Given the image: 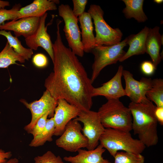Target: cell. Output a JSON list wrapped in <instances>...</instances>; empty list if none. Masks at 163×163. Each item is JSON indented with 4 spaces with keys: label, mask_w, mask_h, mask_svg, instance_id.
I'll return each instance as SVG.
<instances>
[{
    "label": "cell",
    "mask_w": 163,
    "mask_h": 163,
    "mask_svg": "<svg viewBox=\"0 0 163 163\" xmlns=\"http://www.w3.org/2000/svg\"><path fill=\"white\" fill-rule=\"evenodd\" d=\"M83 125L82 131L88 140V150L95 149L98 145L100 137L105 128L101 123L97 112L91 110L81 111L74 119Z\"/></svg>",
    "instance_id": "9"
},
{
    "label": "cell",
    "mask_w": 163,
    "mask_h": 163,
    "mask_svg": "<svg viewBox=\"0 0 163 163\" xmlns=\"http://www.w3.org/2000/svg\"><path fill=\"white\" fill-rule=\"evenodd\" d=\"M81 29V41L84 52H91L95 46V37L93 34L92 18L88 12H84L78 17Z\"/></svg>",
    "instance_id": "20"
},
{
    "label": "cell",
    "mask_w": 163,
    "mask_h": 163,
    "mask_svg": "<svg viewBox=\"0 0 163 163\" xmlns=\"http://www.w3.org/2000/svg\"><path fill=\"white\" fill-rule=\"evenodd\" d=\"M106 150L100 144L92 150L79 149L76 155L65 156L63 159L71 163H111L102 156Z\"/></svg>",
    "instance_id": "17"
},
{
    "label": "cell",
    "mask_w": 163,
    "mask_h": 163,
    "mask_svg": "<svg viewBox=\"0 0 163 163\" xmlns=\"http://www.w3.org/2000/svg\"><path fill=\"white\" fill-rule=\"evenodd\" d=\"M88 12L93 19L94 25L96 32L95 46L112 45L121 41L122 32L119 28H113L107 23L104 18V11L100 6L91 5Z\"/></svg>",
    "instance_id": "6"
},
{
    "label": "cell",
    "mask_w": 163,
    "mask_h": 163,
    "mask_svg": "<svg viewBox=\"0 0 163 163\" xmlns=\"http://www.w3.org/2000/svg\"><path fill=\"white\" fill-rule=\"evenodd\" d=\"M47 16L46 12L40 17L37 30L32 35L25 38V41L27 46L33 50H37L39 46L43 48L49 55L53 62L54 59L53 43L47 31L48 25L46 26L45 25Z\"/></svg>",
    "instance_id": "13"
},
{
    "label": "cell",
    "mask_w": 163,
    "mask_h": 163,
    "mask_svg": "<svg viewBox=\"0 0 163 163\" xmlns=\"http://www.w3.org/2000/svg\"><path fill=\"white\" fill-rule=\"evenodd\" d=\"M55 128L53 117L47 119L43 130L40 134L33 137L29 145L32 147H37L44 145L46 142L52 141Z\"/></svg>",
    "instance_id": "22"
},
{
    "label": "cell",
    "mask_w": 163,
    "mask_h": 163,
    "mask_svg": "<svg viewBox=\"0 0 163 163\" xmlns=\"http://www.w3.org/2000/svg\"><path fill=\"white\" fill-rule=\"evenodd\" d=\"M80 111L77 107L69 104L64 99H58L53 117L55 126L54 135L60 136L68 123L76 117Z\"/></svg>",
    "instance_id": "12"
},
{
    "label": "cell",
    "mask_w": 163,
    "mask_h": 163,
    "mask_svg": "<svg viewBox=\"0 0 163 163\" xmlns=\"http://www.w3.org/2000/svg\"><path fill=\"white\" fill-rule=\"evenodd\" d=\"M59 3V1L57 0H35L30 4L20 8L17 20L28 17L40 18L47 11L56 10V4Z\"/></svg>",
    "instance_id": "16"
},
{
    "label": "cell",
    "mask_w": 163,
    "mask_h": 163,
    "mask_svg": "<svg viewBox=\"0 0 163 163\" xmlns=\"http://www.w3.org/2000/svg\"><path fill=\"white\" fill-rule=\"evenodd\" d=\"M82 127L78 121L73 119L67 124L63 133L56 141V145L65 150L75 152L87 148V138L82 133Z\"/></svg>",
    "instance_id": "8"
},
{
    "label": "cell",
    "mask_w": 163,
    "mask_h": 163,
    "mask_svg": "<svg viewBox=\"0 0 163 163\" xmlns=\"http://www.w3.org/2000/svg\"><path fill=\"white\" fill-rule=\"evenodd\" d=\"M60 21H56V40L53 43V71L46 78L44 86L56 100L62 99L81 111L90 110L94 87L84 66L70 48L63 44Z\"/></svg>",
    "instance_id": "1"
},
{
    "label": "cell",
    "mask_w": 163,
    "mask_h": 163,
    "mask_svg": "<svg viewBox=\"0 0 163 163\" xmlns=\"http://www.w3.org/2000/svg\"><path fill=\"white\" fill-rule=\"evenodd\" d=\"M123 76L125 83L124 90L126 96L130 98L131 102L140 103L149 100L146 94L151 86L152 79L143 77L137 81L129 71L124 69Z\"/></svg>",
    "instance_id": "11"
},
{
    "label": "cell",
    "mask_w": 163,
    "mask_h": 163,
    "mask_svg": "<svg viewBox=\"0 0 163 163\" xmlns=\"http://www.w3.org/2000/svg\"><path fill=\"white\" fill-rule=\"evenodd\" d=\"M20 101L30 110L31 113V121L24 128L28 133L33 129L38 120L44 114L48 113L49 117L51 118L53 117L57 103V100L55 99L46 90L38 100L30 103H28L24 99L21 100Z\"/></svg>",
    "instance_id": "10"
},
{
    "label": "cell",
    "mask_w": 163,
    "mask_h": 163,
    "mask_svg": "<svg viewBox=\"0 0 163 163\" xmlns=\"http://www.w3.org/2000/svg\"><path fill=\"white\" fill-rule=\"evenodd\" d=\"M159 30L157 26L149 28L145 43V53L149 55L156 69L161 60L160 50L163 44V35L160 33Z\"/></svg>",
    "instance_id": "18"
},
{
    "label": "cell",
    "mask_w": 163,
    "mask_h": 163,
    "mask_svg": "<svg viewBox=\"0 0 163 163\" xmlns=\"http://www.w3.org/2000/svg\"><path fill=\"white\" fill-rule=\"evenodd\" d=\"M49 115V113H46L43 115L38 120L33 129L29 133L33 136V137L40 134L43 130L45 127L48 119L47 117Z\"/></svg>",
    "instance_id": "29"
},
{
    "label": "cell",
    "mask_w": 163,
    "mask_h": 163,
    "mask_svg": "<svg viewBox=\"0 0 163 163\" xmlns=\"http://www.w3.org/2000/svg\"><path fill=\"white\" fill-rule=\"evenodd\" d=\"M21 7L20 4H15L11 9H0V26L3 24L6 21L17 20Z\"/></svg>",
    "instance_id": "27"
},
{
    "label": "cell",
    "mask_w": 163,
    "mask_h": 163,
    "mask_svg": "<svg viewBox=\"0 0 163 163\" xmlns=\"http://www.w3.org/2000/svg\"><path fill=\"white\" fill-rule=\"evenodd\" d=\"M97 112L105 128L129 132L132 130L130 111L119 99L107 100L99 107Z\"/></svg>",
    "instance_id": "3"
},
{
    "label": "cell",
    "mask_w": 163,
    "mask_h": 163,
    "mask_svg": "<svg viewBox=\"0 0 163 163\" xmlns=\"http://www.w3.org/2000/svg\"><path fill=\"white\" fill-rule=\"evenodd\" d=\"M156 106L149 100L140 103L131 102L128 107L132 118V130L146 147L155 145L158 142Z\"/></svg>",
    "instance_id": "2"
},
{
    "label": "cell",
    "mask_w": 163,
    "mask_h": 163,
    "mask_svg": "<svg viewBox=\"0 0 163 163\" xmlns=\"http://www.w3.org/2000/svg\"><path fill=\"white\" fill-rule=\"evenodd\" d=\"M12 155L11 152H5L0 149V163L5 162L7 159L10 158Z\"/></svg>",
    "instance_id": "34"
},
{
    "label": "cell",
    "mask_w": 163,
    "mask_h": 163,
    "mask_svg": "<svg viewBox=\"0 0 163 163\" xmlns=\"http://www.w3.org/2000/svg\"><path fill=\"white\" fill-rule=\"evenodd\" d=\"M32 62L36 67L38 68H43L47 66L48 63L46 57L42 53L35 54L33 57Z\"/></svg>",
    "instance_id": "32"
},
{
    "label": "cell",
    "mask_w": 163,
    "mask_h": 163,
    "mask_svg": "<svg viewBox=\"0 0 163 163\" xmlns=\"http://www.w3.org/2000/svg\"><path fill=\"white\" fill-rule=\"evenodd\" d=\"M154 2L158 4H160L161 3L163 2V0H154Z\"/></svg>",
    "instance_id": "37"
},
{
    "label": "cell",
    "mask_w": 163,
    "mask_h": 163,
    "mask_svg": "<svg viewBox=\"0 0 163 163\" xmlns=\"http://www.w3.org/2000/svg\"><path fill=\"white\" fill-rule=\"evenodd\" d=\"M0 35L5 37L7 40L10 46L14 51L23 58L25 60H28L33 54V50L24 47L17 37L13 36L10 31L0 30Z\"/></svg>",
    "instance_id": "23"
},
{
    "label": "cell",
    "mask_w": 163,
    "mask_h": 163,
    "mask_svg": "<svg viewBox=\"0 0 163 163\" xmlns=\"http://www.w3.org/2000/svg\"><path fill=\"white\" fill-rule=\"evenodd\" d=\"M58 10L59 16L64 22L63 31L69 48L76 55L83 57L84 52L78 24V18L74 15L68 5L61 4Z\"/></svg>",
    "instance_id": "7"
},
{
    "label": "cell",
    "mask_w": 163,
    "mask_h": 163,
    "mask_svg": "<svg viewBox=\"0 0 163 163\" xmlns=\"http://www.w3.org/2000/svg\"><path fill=\"white\" fill-rule=\"evenodd\" d=\"M24 59L13 50L7 42L0 53V68H5L13 64H18L16 62L24 63Z\"/></svg>",
    "instance_id": "25"
},
{
    "label": "cell",
    "mask_w": 163,
    "mask_h": 163,
    "mask_svg": "<svg viewBox=\"0 0 163 163\" xmlns=\"http://www.w3.org/2000/svg\"><path fill=\"white\" fill-rule=\"evenodd\" d=\"M99 142L113 157L120 151L141 154L146 148L139 139L133 138L130 132L109 128H105Z\"/></svg>",
    "instance_id": "4"
},
{
    "label": "cell",
    "mask_w": 163,
    "mask_h": 163,
    "mask_svg": "<svg viewBox=\"0 0 163 163\" xmlns=\"http://www.w3.org/2000/svg\"><path fill=\"white\" fill-rule=\"evenodd\" d=\"M123 70V66H119L116 73L110 80L102 84L100 87H94L92 92V97L103 96L108 100L119 99L122 97L126 96L122 83Z\"/></svg>",
    "instance_id": "14"
},
{
    "label": "cell",
    "mask_w": 163,
    "mask_h": 163,
    "mask_svg": "<svg viewBox=\"0 0 163 163\" xmlns=\"http://www.w3.org/2000/svg\"><path fill=\"white\" fill-rule=\"evenodd\" d=\"M126 38L112 45H101L95 46L91 52L94 56L90 79L93 83L101 70L106 66L119 61L126 52L124 48L127 45Z\"/></svg>",
    "instance_id": "5"
},
{
    "label": "cell",
    "mask_w": 163,
    "mask_h": 163,
    "mask_svg": "<svg viewBox=\"0 0 163 163\" xmlns=\"http://www.w3.org/2000/svg\"><path fill=\"white\" fill-rule=\"evenodd\" d=\"M34 159V163H65L60 156H56L50 151L35 157Z\"/></svg>",
    "instance_id": "28"
},
{
    "label": "cell",
    "mask_w": 163,
    "mask_h": 163,
    "mask_svg": "<svg viewBox=\"0 0 163 163\" xmlns=\"http://www.w3.org/2000/svg\"><path fill=\"white\" fill-rule=\"evenodd\" d=\"M18 162L19 160L18 159L16 158H14L10 159L5 162L2 163H18Z\"/></svg>",
    "instance_id": "36"
},
{
    "label": "cell",
    "mask_w": 163,
    "mask_h": 163,
    "mask_svg": "<svg viewBox=\"0 0 163 163\" xmlns=\"http://www.w3.org/2000/svg\"><path fill=\"white\" fill-rule=\"evenodd\" d=\"M10 5L9 2L7 1L0 0V9L4 8L6 6Z\"/></svg>",
    "instance_id": "35"
},
{
    "label": "cell",
    "mask_w": 163,
    "mask_h": 163,
    "mask_svg": "<svg viewBox=\"0 0 163 163\" xmlns=\"http://www.w3.org/2000/svg\"><path fill=\"white\" fill-rule=\"evenodd\" d=\"M155 113L158 123L162 126L163 125V107L156 106Z\"/></svg>",
    "instance_id": "33"
},
{
    "label": "cell",
    "mask_w": 163,
    "mask_h": 163,
    "mask_svg": "<svg viewBox=\"0 0 163 163\" xmlns=\"http://www.w3.org/2000/svg\"><path fill=\"white\" fill-rule=\"evenodd\" d=\"M126 7L123 12L127 19L134 18L138 22H144L148 18L144 12L143 6V0H123Z\"/></svg>",
    "instance_id": "21"
},
{
    "label": "cell",
    "mask_w": 163,
    "mask_h": 163,
    "mask_svg": "<svg viewBox=\"0 0 163 163\" xmlns=\"http://www.w3.org/2000/svg\"><path fill=\"white\" fill-rule=\"evenodd\" d=\"M114 163H144L145 158L141 154L125 152H118L114 157Z\"/></svg>",
    "instance_id": "26"
},
{
    "label": "cell",
    "mask_w": 163,
    "mask_h": 163,
    "mask_svg": "<svg viewBox=\"0 0 163 163\" xmlns=\"http://www.w3.org/2000/svg\"><path fill=\"white\" fill-rule=\"evenodd\" d=\"M140 69L142 72L147 76L152 75L157 69L152 62L145 61L141 64Z\"/></svg>",
    "instance_id": "31"
},
{
    "label": "cell",
    "mask_w": 163,
    "mask_h": 163,
    "mask_svg": "<svg viewBox=\"0 0 163 163\" xmlns=\"http://www.w3.org/2000/svg\"><path fill=\"white\" fill-rule=\"evenodd\" d=\"M149 28L145 26L138 34L130 35L126 38L129 48L119 62H122L132 56L145 53L146 41Z\"/></svg>",
    "instance_id": "19"
},
{
    "label": "cell",
    "mask_w": 163,
    "mask_h": 163,
    "mask_svg": "<svg viewBox=\"0 0 163 163\" xmlns=\"http://www.w3.org/2000/svg\"><path fill=\"white\" fill-rule=\"evenodd\" d=\"M40 18L28 17L12 20L0 25V30L13 31L15 37L22 36L26 38L36 31L39 25Z\"/></svg>",
    "instance_id": "15"
},
{
    "label": "cell",
    "mask_w": 163,
    "mask_h": 163,
    "mask_svg": "<svg viewBox=\"0 0 163 163\" xmlns=\"http://www.w3.org/2000/svg\"><path fill=\"white\" fill-rule=\"evenodd\" d=\"M146 96L149 100L155 104L156 106L163 107V79H152L151 86Z\"/></svg>",
    "instance_id": "24"
},
{
    "label": "cell",
    "mask_w": 163,
    "mask_h": 163,
    "mask_svg": "<svg viewBox=\"0 0 163 163\" xmlns=\"http://www.w3.org/2000/svg\"><path fill=\"white\" fill-rule=\"evenodd\" d=\"M73 8V13L77 18L84 12L86 6L88 2L87 0H72Z\"/></svg>",
    "instance_id": "30"
}]
</instances>
